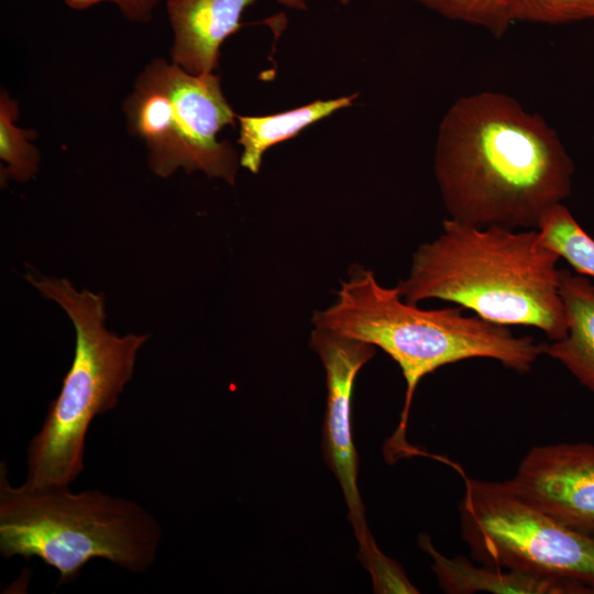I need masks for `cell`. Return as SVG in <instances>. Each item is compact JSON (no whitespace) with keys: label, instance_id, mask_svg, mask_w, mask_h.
Segmentation results:
<instances>
[{"label":"cell","instance_id":"6da1fadb","mask_svg":"<svg viewBox=\"0 0 594 594\" xmlns=\"http://www.w3.org/2000/svg\"><path fill=\"white\" fill-rule=\"evenodd\" d=\"M435 175L451 219L537 229L572 189L574 165L557 131L498 91L458 98L442 117Z\"/></svg>","mask_w":594,"mask_h":594},{"label":"cell","instance_id":"7a4b0ae2","mask_svg":"<svg viewBox=\"0 0 594 594\" xmlns=\"http://www.w3.org/2000/svg\"><path fill=\"white\" fill-rule=\"evenodd\" d=\"M559 258L537 229L479 227L449 218L435 240L414 252L409 274L397 287L409 304L454 302L497 324L538 328L557 341L566 334Z\"/></svg>","mask_w":594,"mask_h":594},{"label":"cell","instance_id":"3957f363","mask_svg":"<svg viewBox=\"0 0 594 594\" xmlns=\"http://www.w3.org/2000/svg\"><path fill=\"white\" fill-rule=\"evenodd\" d=\"M312 322L380 348L400 367L406 394L399 425L384 448L391 463L414 455L405 433L416 387L426 375L474 358L494 359L525 373L546 349L531 337H516L507 326L463 316L462 307L420 309L405 301L397 286L381 285L363 267L341 282L336 301L316 311Z\"/></svg>","mask_w":594,"mask_h":594},{"label":"cell","instance_id":"277c9868","mask_svg":"<svg viewBox=\"0 0 594 594\" xmlns=\"http://www.w3.org/2000/svg\"><path fill=\"white\" fill-rule=\"evenodd\" d=\"M162 536L157 519L134 501L96 488L13 486L0 464V553L40 559L58 572L59 584L75 581L92 559L145 573Z\"/></svg>","mask_w":594,"mask_h":594},{"label":"cell","instance_id":"5b68a950","mask_svg":"<svg viewBox=\"0 0 594 594\" xmlns=\"http://www.w3.org/2000/svg\"><path fill=\"white\" fill-rule=\"evenodd\" d=\"M43 297L56 302L76 334L73 362L57 397L26 449L30 487L70 486L85 469L86 439L97 416L114 409L134 372L147 333L119 336L106 327L103 294L78 290L67 278L23 274Z\"/></svg>","mask_w":594,"mask_h":594},{"label":"cell","instance_id":"8992f818","mask_svg":"<svg viewBox=\"0 0 594 594\" xmlns=\"http://www.w3.org/2000/svg\"><path fill=\"white\" fill-rule=\"evenodd\" d=\"M129 132L143 140L151 170L166 178L178 168L235 184L240 157L218 134L237 114L215 73L193 75L163 58L138 76L124 102Z\"/></svg>","mask_w":594,"mask_h":594},{"label":"cell","instance_id":"52a82bcc","mask_svg":"<svg viewBox=\"0 0 594 594\" xmlns=\"http://www.w3.org/2000/svg\"><path fill=\"white\" fill-rule=\"evenodd\" d=\"M462 475L461 537L485 565L565 580L594 593V538L578 532L518 495L506 482Z\"/></svg>","mask_w":594,"mask_h":594},{"label":"cell","instance_id":"ba28073f","mask_svg":"<svg viewBox=\"0 0 594 594\" xmlns=\"http://www.w3.org/2000/svg\"><path fill=\"white\" fill-rule=\"evenodd\" d=\"M310 345L326 372L324 460L343 491L349 520L360 543V559L369 566L383 552L367 528L358 486L359 458L352 438L351 404L358 373L375 355V346L319 327L311 331Z\"/></svg>","mask_w":594,"mask_h":594},{"label":"cell","instance_id":"9c48e42d","mask_svg":"<svg viewBox=\"0 0 594 594\" xmlns=\"http://www.w3.org/2000/svg\"><path fill=\"white\" fill-rule=\"evenodd\" d=\"M508 483L537 508L594 538V444L534 447Z\"/></svg>","mask_w":594,"mask_h":594},{"label":"cell","instance_id":"30bf717a","mask_svg":"<svg viewBox=\"0 0 594 594\" xmlns=\"http://www.w3.org/2000/svg\"><path fill=\"white\" fill-rule=\"evenodd\" d=\"M256 0H166L174 34L170 50L175 65L193 75L213 73L222 43L242 26L244 10ZM306 10L305 0H276Z\"/></svg>","mask_w":594,"mask_h":594},{"label":"cell","instance_id":"8fae6325","mask_svg":"<svg viewBox=\"0 0 594 594\" xmlns=\"http://www.w3.org/2000/svg\"><path fill=\"white\" fill-rule=\"evenodd\" d=\"M421 549L432 560L441 588L449 594L490 592L497 594H591L584 585L528 573L520 570L485 565L476 566L461 556L448 558L432 544L429 536L419 537Z\"/></svg>","mask_w":594,"mask_h":594},{"label":"cell","instance_id":"7c38bea8","mask_svg":"<svg viewBox=\"0 0 594 594\" xmlns=\"http://www.w3.org/2000/svg\"><path fill=\"white\" fill-rule=\"evenodd\" d=\"M559 293L564 306L566 334L546 344L544 353L561 362L594 392V283L585 275L560 270Z\"/></svg>","mask_w":594,"mask_h":594},{"label":"cell","instance_id":"4fadbf2b","mask_svg":"<svg viewBox=\"0 0 594 594\" xmlns=\"http://www.w3.org/2000/svg\"><path fill=\"white\" fill-rule=\"evenodd\" d=\"M358 94L336 99L315 100L305 106L267 116H238L242 146L240 165L257 174L265 152L272 146L298 135L309 125L352 106Z\"/></svg>","mask_w":594,"mask_h":594},{"label":"cell","instance_id":"5bb4252c","mask_svg":"<svg viewBox=\"0 0 594 594\" xmlns=\"http://www.w3.org/2000/svg\"><path fill=\"white\" fill-rule=\"evenodd\" d=\"M537 230L544 246L563 257L579 274L594 278V240L562 202L543 215Z\"/></svg>","mask_w":594,"mask_h":594},{"label":"cell","instance_id":"9a60e30c","mask_svg":"<svg viewBox=\"0 0 594 594\" xmlns=\"http://www.w3.org/2000/svg\"><path fill=\"white\" fill-rule=\"evenodd\" d=\"M19 114L18 101L7 91L0 96V158L1 185L11 178L25 183L38 172L40 153L29 141L36 138L34 130H25L14 124Z\"/></svg>","mask_w":594,"mask_h":594},{"label":"cell","instance_id":"2e32d148","mask_svg":"<svg viewBox=\"0 0 594 594\" xmlns=\"http://www.w3.org/2000/svg\"><path fill=\"white\" fill-rule=\"evenodd\" d=\"M442 16L480 26L502 38L515 22L509 0H415Z\"/></svg>","mask_w":594,"mask_h":594},{"label":"cell","instance_id":"e0dca14e","mask_svg":"<svg viewBox=\"0 0 594 594\" xmlns=\"http://www.w3.org/2000/svg\"><path fill=\"white\" fill-rule=\"evenodd\" d=\"M514 21L550 25L594 20V0H509Z\"/></svg>","mask_w":594,"mask_h":594},{"label":"cell","instance_id":"ac0fdd59","mask_svg":"<svg viewBox=\"0 0 594 594\" xmlns=\"http://www.w3.org/2000/svg\"><path fill=\"white\" fill-rule=\"evenodd\" d=\"M103 1H111L116 3L127 19L130 21L135 20L131 0H65V3L72 9L84 10Z\"/></svg>","mask_w":594,"mask_h":594},{"label":"cell","instance_id":"d6986e66","mask_svg":"<svg viewBox=\"0 0 594 594\" xmlns=\"http://www.w3.org/2000/svg\"><path fill=\"white\" fill-rule=\"evenodd\" d=\"M131 3L135 15L134 22H147L158 0H131Z\"/></svg>","mask_w":594,"mask_h":594},{"label":"cell","instance_id":"ffe728a7","mask_svg":"<svg viewBox=\"0 0 594 594\" xmlns=\"http://www.w3.org/2000/svg\"><path fill=\"white\" fill-rule=\"evenodd\" d=\"M341 2H342L343 4H346L348 2H350V0H341Z\"/></svg>","mask_w":594,"mask_h":594}]
</instances>
